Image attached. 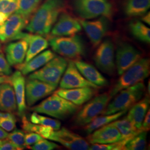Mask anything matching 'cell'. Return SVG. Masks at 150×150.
Listing matches in <instances>:
<instances>
[{"label": "cell", "instance_id": "49", "mask_svg": "<svg viewBox=\"0 0 150 150\" xmlns=\"http://www.w3.org/2000/svg\"><path fill=\"white\" fill-rule=\"evenodd\" d=\"M1 50H2V45H1V43L0 42V52L1 51Z\"/></svg>", "mask_w": 150, "mask_h": 150}, {"label": "cell", "instance_id": "34", "mask_svg": "<svg viewBox=\"0 0 150 150\" xmlns=\"http://www.w3.org/2000/svg\"><path fill=\"white\" fill-rule=\"evenodd\" d=\"M30 121L35 124L51 127L54 130L59 129L61 126V123L59 120L43 116L35 112L32 113L30 117Z\"/></svg>", "mask_w": 150, "mask_h": 150}, {"label": "cell", "instance_id": "36", "mask_svg": "<svg viewBox=\"0 0 150 150\" xmlns=\"http://www.w3.org/2000/svg\"><path fill=\"white\" fill-rule=\"evenodd\" d=\"M128 140L121 139L118 142H116L108 144H92L89 147L91 150H124L125 145Z\"/></svg>", "mask_w": 150, "mask_h": 150}, {"label": "cell", "instance_id": "27", "mask_svg": "<svg viewBox=\"0 0 150 150\" xmlns=\"http://www.w3.org/2000/svg\"><path fill=\"white\" fill-rule=\"evenodd\" d=\"M127 111V110H125L111 115H102L101 116H98L96 118H94L91 122L83 126V129L87 135L90 134L97 129H99L120 118L125 115Z\"/></svg>", "mask_w": 150, "mask_h": 150}, {"label": "cell", "instance_id": "19", "mask_svg": "<svg viewBox=\"0 0 150 150\" xmlns=\"http://www.w3.org/2000/svg\"><path fill=\"white\" fill-rule=\"evenodd\" d=\"M8 82L13 88L18 115L20 117H22L25 115L27 108L25 96V79L21 72L18 70L9 76Z\"/></svg>", "mask_w": 150, "mask_h": 150}, {"label": "cell", "instance_id": "40", "mask_svg": "<svg viewBox=\"0 0 150 150\" xmlns=\"http://www.w3.org/2000/svg\"><path fill=\"white\" fill-rule=\"evenodd\" d=\"M42 138L40 134L35 132H28L26 134H25V142L26 147L28 148L31 146L34 145Z\"/></svg>", "mask_w": 150, "mask_h": 150}, {"label": "cell", "instance_id": "21", "mask_svg": "<svg viewBox=\"0 0 150 150\" xmlns=\"http://www.w3.org/2000/svg\"><path fill=\"white\" fill-rule=\"evenodd\" d=\"M27 50L28 43L23 39L8 43L5 50L6 59L8 63L11 66L22 64L26 58Z\"/></svg>", "mask_w": 150, "mask_h": 150}, {"label": "cell", "instance_id": "5", "mask_svg": "<svg viewBox=\"0 0 150 150\" xmlns=\"http://www.w3.org/2000/svg\"><path fill=\"white\" fill-rule=\"evenodd\" d=\"M145 91V85L141 82L118 92L112 101L108 102L101 115H111L128 110L143 97Z\"/></svg>", "mask_w": 150, "mask_h": 150}, {"label": "cell", "instance_id": "1", "mask_svg": "<svg viewBox=\"0 0 150 150\" xmlns=\"http://www.w3.org/2000/svg\"><path fill=\"white\" fill-rule=\"evenodd\" d=\"M65 6V0H46L28 22L25 27L26 30L33 34L47 35L64 11Z\"/></svg>", "mask_w": 150, "mask_h": 150}, {"label": "cell", "instance_id": "35", "mask_svg": "<svg viewBox=\"0 0 150 150\" xmlns=\"http://www.w3.org/2000/svg\"><path fill=\"white\" fill-rule=\"evenodd\" d=\"M25 134L23 131L15 128L12 132L8 134L7 139L16 145L20 150H23L26 147L25 142Z\"/></svg>", "mask_w": 150, "mask_h": 150}, {"label": "cell", "instance_id": "50", "mask_svg": "<svg viewBox=\"0 0 150 150\" xmlns=\"http://www.w3.org/2000/svg\"><path fill=\"white\" fill-rule=\"evenodd\" d=\"M2 75H4L2 74H1V73H0V76H2Z\"/></svg>", "mask_w": 150, "mask_h": 150}, {"label": "cell", "instance_id": "23", "mask_svg": "<svg viewBox=\"0 0 150 150\" xmlns=\"http://www.w3.org/2000/svg\"><path fill=\"white\" fill-rule=\"evenodd\" d=\"M55 54L51 50H46L35 56L27 62L16 66V68L23 75L32 73L42 67L48 61L55 57Z\"/></svg>", "mask_w": 150, "mask_h": 150}, {"label": "cell", "instance_id": "8", "mask_svg": "<svg viewBox=\"0 0 150 150\" xmlns=\"http://www.w3.org/2000/svg\"><path fill=\"white\" fill-rule=\"evenodd\" d=\"M111 97L109 92H105L92 97L77 113L74 119L76 126L83 127L101 114Z\"/></svg>", "mask_w": 150, "mask_h": 150}, {"label": "cell", "instance_id": "14", "mask_svg": "<svg viewBox=\"0 0 150 150\" xmlns=\"http://www.w3.org/2000/svg\"><path fill=\"white\" fill-rule=\"evenodd\" d=\"M57 87L37 79H28L25 83L26 103L32 106L38 101L52 94Z\"/></svg>", "mask_w": 150, "mask_h": 150}, {"label": "cell", "instance_id": "24", "mask_svg": "<svg viewBox=\"0 0 150 150\" xmlns=\"http://www.w3.org/2000/svg\"><path fill=\"white\" fill-rule=\"evenodd\" d=\"M150 103V98L146 95L130 107L127 113L126 117L138 129L141 130V125L146 113L149 109Z\"/></svg>", "mask_w": 150, "mask_h": 150}, {"label": "cell", "instance_id": "44", "mask_svg": "<svg viewBox=\"0 0 150 150\" xmlns=\"http://www.w3.org/2000/svg\"><path fill=\"white\" fill-rule=\"evenodd\" d=\"M0 118H16V117H15V116L13 115V113L7 112H0Z\"/></svg>", "mask_w": 150, "mask_h": 150}, {"label": "cell", "instance_id": "20", "mask_svg": "<svg viewBox=\"0 0 150 150\" xmlns=\"http://www.w3.org/2000/svg\"><path fill=\"white\" fill-rule=\"evenodd\" d=\"M20 39L26 40L28 43V50L25 62H27L35 56L42 52L49 45L48 41L45 38L38 34L21 32L18 35L17 40Z\"/></svg>", "mask_w": 150, "mask_h": 150}, {"label": "cell", "instance_id": "32", "mask_svg": "<svg viewBox=\"0 0 150 150\" xmlns=\"http://www.w3.org/2000/svg\"><path fill=\"white\" fill-rule=\"evenodd\" d=\"M147 131H142L129 139L125 145L124 150H145L147 144Z\"/></svg>", "mask_w": 150, "mask_h": 150}, {"label": "cell", "instance_id": "3", "mask_svg": "<svg viewBox=\"0 0 150 150\" xmlns=\"http://www.w3.org/2000/svg\"><path fill=\"white\" fill-rule=\"evenodd\" d=\"M150 59L141 58L120 75V77L109 92L110 96L112 98L123 89L143 82L150 75Z\"/></svg>", "mask_w": 150, "mask_h": 150}, {"label": "cell", "instance_id": "37", "mask_svg": "<svg viewBox=\"0 0 150 150\" xmlns=\"http://www.w3.org/2000/svg\"><path fill=\"white\" fill-rule=\"evenodd\" d=\"M28 148L33 150H53L59 148V146L54 142L42 138Z\"/></svg>", "mask_w": 150, "mask_h": 150}, {"label": "cell", "instance_id": "25", "mask_svg": "<svg viewBox=\"0 0 150 150\" xmlns=\"http://www.w3.org/2000/svg\"><path fill=\"white\" fill-rule=\"evenodd\" d=\"M17 103L13 88L9 82L0 84V111L15 112Z\"/></svg>", "mask_w": 150, "mask_h": 150}, {"label": "cell", "instance_id": "11", "mask_svg": "<svg viewBox=\"0 0 150 150\" xmlns=\"http://www.w3.org/2000/svg\"><path fill=\"white\" fill-rule=\"evenodd\" d=\"M79 22L87 36L95 47L101 42L110 25L109 19L104 16L97 17L93 20H80Z\"/></svg>", "mask_w": 150, "mask_h": 150}, {"label": "cell", "instance_id": "47", "mask_svg": "<svg viewBox=\"0 0 150 150\" xmlns=\"http://www.w3.org/2000/svg\"><path fill=\"white\" fill-rule=\"evenodd\" d=\"M147 91L149 92V93L150 94V80L148 82V86H147Z\"/></svg>", "mask_w": 150, "mask_h": 150}, {"label": "cell", "instance_id": "33", "mask_svg": "<svg viewBox=\"0 0 150 150\" xmlns=\"http://www.w3.org/2000/svg\"><path fill=\"white\" fill-rule=\"evenodd\" d=\"M17 0H0V25L16 12Z\"/></svg>", "mask_w": 150, "mask_h": 150}, {"label": "cell", "instance_id": "10", "mask_svg": "<svg viewBox=\"0 0 150 150\" xmlns=\"http://www.w3.org/2000/svg\"><path fill=\"white\" fill-rule=\"evenodd\" d=\"M48 139L59 143L69 150H87L90 147L84 138L65 127L54 130Z\"/></svg>", "mask_w": 150, "mask_h": 150}, {"label": "cell", "instance_id": "30", "mask_svg": "<svg viewBox=\"0 0 150 150\" xmlns=\"http://www.w3.org/2000/svg\"><path fill=\"white\" fill-rule=\"evenodd\" d=\"M22 127L27 132H35L42 137L49 139L54 129L51 127L32 123L27 120L25 115L22 117Z\"/></svg>", "mask_w": 150, "mask_h": 150}, {"label": "cell", "instance_id": "4", "mask_svg": "<svg viewBox=\"0 0 150 150\" xmlns=\"http://www.w3.org/2000/svg\"><path fill=\"white\" fill-rule=\"evenodd\" d=\"M76 15L82 20H92L104 16L108 19L113 15L112 4L108 0H70Z\"/></svg>", "mask_w": 150, "mask_h": 150}, {"label": "cell", "instance_id": "31", "mask_svg": "<svg viewBox=\"0 0 150 150\" xmlns=\"http://www.w3.org/2000/svg\"><path fill=\"white\" fill-rule=\"evenodd\" d=\"M42 0H17L16 13L25 17L28 20L38 9Z\"/></svg>", "mask_w": 150, "mask_h": 150}, {"label": "cell", "instance_id": "29", "mask_svg": "<svg viewBox=\"0 0 150 150\" xmlns=\"http://www.w3.org/2000/svg\"><path fill=\"white\" fill-rule=\"evenodd\" d=\"M131 35L137 40L142 42L150 43V29L145 23L140 21H134L129 24Z\"/></svg>", "mask_w": 150, "mask_h": 150}, {"label": "cell", "instance_id": "13", "mask_svg": "<svg viewBox=\"0 0 150 150\" xmlns=\"http://www.w3.org/2000/svg\"><path fill=\"white\" fill-rule=\"evenodd\" d=\"M139 51L129 43L122 42L117 47L116 52V69L118 75L122 74L132 64L141 58Z\"/></svg>", "mask_w": 150, "mask_h": 150}, {"label": "cell", "instance_id": "17", "mask_svg": "<svg viewBox=\"0 0 150 150\" xmlns=\"http://www.w3.org/2000/svg\"><path fill=\"white\" fill-rule=\"evenodd\" d=\"M98 90L91 87H83L71 89L59 88L57 90L54 91V93L76 105L80 106L95 96Z\"/></svg>", "mask_w": 150, "mask_h": 150}, {"label": "cell", "instance_id": "41", "mask_svg": "<svg viewBox=\"0 0 150 150\" xmlns=\"http://www.w3.org/2000/svg\"><path fill=\"white\" fill-rule=\"evenodd\" d=\"M0 150H20V149L15 145L9 139L3 140L2 144L0 146Z\"/></svg>", "mask_w": 150, "mask_h": 150}, {"label": "cell", "instance_id": "12", "mask_svg": "<svg viewBox=\"0 0 150 150\" xmlns=\"http://www.w3.org/2000/svg\"><path fill=\"white\" fill-rule=\"evenodd\" d=\"M28 19L15 12L0 25V41L6 42L17 40L18 35L28 23Z\"/></svg>", "mask_w": 150, "mask_h": 150}, {"label": "cell", "instance_id": "28", "mask_svg": "<svg viewBox=\"0 0 150 150\" xmlns=\"http://www.w3.org/2000/svg\"><path fill=\"white\" fill-rule=\"evenodd\" d=\"M111 123L118 129L122 136V139L129 141L142 131L137 129L126 116L121 120L117 119Z\"/></svg>", "mask_w": 150, "mask_h": 150}, {"label": "cell", "instance_id": "15", "mask_svg": "<svg viewBox=\"0 0 150 150\" xmlns=\"http://www.w3.org/2000/svg\"><path fill=\"white\" fill-rule=\"evenodd\" d=\"M83 87H91L97 89L100 88L87 80L76 67L74 61L70 60L59 81V87L71 89Z\"/></svg>", "mask_w": 150, "mask_h": 150}, {"label": "cell", "instance_id": "42", "mask_svg": "<svg viewBox=\"0 0 150 150\" xmlns=\"http://www.w3.org/2000/svg\"><path fill=\"white\" fill-rule=\"evenodd\" d=\"M150 129V109L147 111V113L145 115V117L142 121L141 125V129L142 131H148Z\"/></svg>", "mask_w": 150, "mask_h": 150}, {"label": "cell", "instance_id": "22", "mask_svg": "<svg viewBox=\"0 0 150 150\" xmlns=\"http://www.w3.org/2000/svg\"><path fill=\"white\" fill-rule=\"evenodd\" d=\"M74 62L82 75L92 83L99 87L109 85L108 81L93 65L81 60H76Z\"/></svg>", "mask_w": 150, "mask_h": 150}, {"label": "cell", "instance_id": "16", "mask_svg": "<svg viewBox=\"0 0 150 150\" xmlns=\"http://www.w3.org/2000/svg\"><path fill=\"white\" fill-rule=\"evenodd\" d=\"M82 26L79 20L62 12L54 23L51 32L53 36H71L81 31Z\"/></svg>", "mask_w": 150, "mask_h": 150}, {"label": "cell", "instance_id": "2", "mask_svg": "<svg viewBox=\"0 0 150 150\" xmlns=\"http://www.w3.org/2000/svg\"><path fill=\"white\" fill-rule=\"evenodd\" d=\"M79 106L54 93L31 108L33 112L64 120L79 110Z\"/></svg>", "mask_w": 150, "mask_h": 150}, {"label": "cell", "instance_id": "9", "mask_svg": "<svg viewBox=\"0 0 150 150\" xmlns=\"http://www.w3.org/2000/svg\"><path fill=\"white\" fill-rule=\"evenodd\" d=\"M98 45L93 57L96 66L102 72L107 75H115L116 69L113 43L111 40L106 39Z\"/></svg>", "mask_w": 150, "mask_h": 150}, {"label": "cell", "instance_id": "48", "mask_svg": "<svg viewBox=\"0 0 150 150\" xmlns=\"http://www.w3.org/2000/svg\"><path fill=\"white\" fill-rule=\"evenodd\" d=\"M3 140H4V139H0V146L2 144V142H3Z\"/></svg>", "mask_w": 150, "mask_h": 150}, {"label": "cell", "instance_id": "26", "mask_svg": "<svg viewBox=\"0 0 150 150\" xmlns=\"http://www.w3.org/2000/svg\"><path fill=\"white\" fill-rule=\"evenodd\" d=\"M150 0H126L123 4V12L129 17H141L149 10Z\"/></svg>", "mask_w": 150, "mask_h": 150}, {"label": "cell", "instance_id": "38", "mask_svg": "<svg viewBox=\"0 0 150 150\" xmlns=\"http://www.w3.org/2000/svg\"><path fill=\"white\" fill-rule=\"evenodd\" d=\"M16 123V118H0V127L7 132H11L15 129Z\"/></svg>", "mask_w": 150, "mask_h": 150}, {"label": "cell", "instance_id": "46", "mask_svg": "<svg viewBox=\"0 0 150 150\" xmlns=\"http://www.w3.org/2000/svg\"><path fill=\"white\" fill-rule=\"evenodd\" d=\"M9 81V76L7 75H2L0 76V84L5 82H8Z\"/></svg>", "mask_w": 150, "mask_h": 150}, {"label": "cell", "instance_id": "45", "mask_svg": "<svg viewBox=\"0 0 150 150\" xmlns=\"http://www.w3.org/2000/svg\"><path fill=\"white\" fill-rule=\"evenodd\" d=\"M8 133L5 129L0 127V139H7Z\"/></svg>", "mask_w": 150, "mask_h": 150}, {"label": "cell", "instance_id": "7", "mask_svg": "<svg viewBox=\"0 0 150 150\" xmlns=\"http://www.w3.org/2000/svg\"><path fill=\"white\" fill-rule=\"evenodd\" d=\"M67 64V60L63 57L55 56L42 68L29 75L28 79H37L57 87Z\"/></svg>", "mask_w": 150, "mask_h": 150}, {"label": "cell", "instance_id": "18", "mask_svg": "<svg viewBox=\"0 0 150 150\" xmlns=\"http://www.w3.org/2000/svg\"><path fill=\"white\" fill-rule=\"evenodd\" d=\"M87 139L91 144H108L121 140L122 136L118 129L110 123L88 134Z\"/></svg>", "mask_w": 150, "mask_h": 150}, {"label": "cell", "instance_id": "6", "mask_svg": "<svg viewBox=\"0 0 150 150\" xmlns=\"http://www.w3.org/2000/svg\"><path fill=\"white\" fill-rule=\"evenodd\" d=\"M52 50L59 55L69 59H80L85 56L86 48L81 36H54L49 40Z\"/></svg>", "mask_w": 150, "mask_h": 150}, {"label": "cell", "instance_id": "43", "mask_svg": "<svg viewBox=\"0 0 150 150\" xmlns=\"http://www.w3.org/2000/svg\"><path fill=\"white\" fill-rule=\"evenodd\" d=\"M141 20L146 25H150V12H147L144 15L141 16Z\"/></svg>", "mask_w": 150, "mask_h": 150}, {"label": "cell", "instance_id": "39", "mask_svg": "<svg viewBox=\"0 0 150 150\" xmlns=\"http://www.w3.org/2000/svg\"><path fill=\"white\" fill-rule=\"evenodd\" d=\"M0 73L7 76L12 73L11 66L8 63L4 54L2 52H0Z\"/></svg>", "mask_w": 150, "mask_h": 150}]
</instances>
